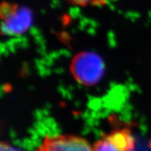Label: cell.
I'll return each instance as SVG.
<instances>
[{"mask_svg":"<svg viewBox=\"0 0 151 151\" xmlns=\"http://www.w3.org/2000/svg\"><path fill=\"white\" fill-rule=\"evenodd\" d=\"M105 65L100 55L92 52H81L73 58L70 71L80 84L91 87L96 85L103 78Z\"/></svg>","mask_w":151,"mask_h":151,"instance_id":"cell-1","label":"cell"},{"mask_svg":"<svg viewBox=\"0 0 151 151\" xmlns=\"http://www.w3.org/2000/svg\"><path fill=\"white\" fill-rule=\"evenodd\" d=\"M1 32L8 36H20L30 28L33 15L29 8L4 2L1 6Z\"/></svg>","mask_w":151,"mask_h":151,"instance_id":"cell-2","label":"cell"},{"mask_svg":"<svg viewBox=\"0 0 151 151\" xmlns=\"http://www.w3.org/2000/svg\"><path fill=\"white\" fill-rule=\"evenodd\" d=\"M134 136L129 127H115L103 135L92 145V151H135Z\"/></svg>","mask_w":151,"mask_h":151,"instance_id":"cell-3","label":"cell"},{"mask_svg":"<svg viewBox=\"0 0 151 151\" xmlns=\"http://www.w3.org/2000/svg\"><path fill=\"white\" fill-rule=\"evenodd\" d=\"M35 151H92V145L86 139L77 135H47Z\"/></svg>","mask_w":151,"mask_h":151,"instance_id":"cell-4","label":"cell"},{"mask_svg":"<svg viewBox=\"0 0 151 151\" xmlns=\"http://www.w3.org/2000/svg\"><path fill=\"white\" fill-rule=\"evenodd\" d=\"M74 5L79 6H101L104 5L106 3V0H68Z\"/></svg>","mask_w":151,"mask_h":151,"instance_id":"cell-5","label":"cell"},{"mask_svg":"<svg viewBox=\"0 0 151 151\" xmlns=\"http://www.w3.org/2000/svg\"><path fill=\"white\" fill-rule=\"evenodd\" d=\"M0 151H23L18 148L14 147L6 142L1 141L0 143Z\"/></svg>","mask_w":151,"mask_h":151,"instance_id":"cell-6","label":"cell"}]
</instances>
